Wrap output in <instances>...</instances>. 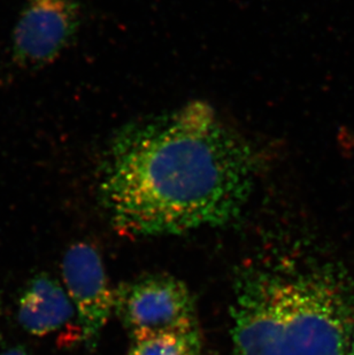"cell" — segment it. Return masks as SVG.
Returning a JSON list of instances; mask_svg holds the SVG:
<instances>
[{
	"label": "cell",
	"mask_w": 354,
	"mask_h": 355,
	"mask_svg": "<svg viewBox=\"0 0 354 355\" xmlns=\"http://www.w3.org/2000/svg\"><path fill=\"white\" fill-rule=\"evenodd\" d=\"M259 164L245 137L196 101L117 131L101 161L98 193L121 234L180 235L237 218Z\"/></svg>",
	"instance_id": "obj_1"
},
{
	"label": "cell",
	"mask_w": 354,
	"mask_h": 355,
	"mask_svg": "<svg viewBox=\"0 0 354 355\" xmlns=\"http://www.w3.org/2000/svg\"><path fill=\"white\" fill-rule=\"evenodd\" d=\"M231 355H354V306L324 278L250 269L235 288Z\"/></svg>",
	"instance_id": "obj_2"
},
{
	"label": "cell",
	"mask_w": 354,
	"mask_h": 355,
	"mask_svg": "<svg viewBox=\"0 0 354 355\" xmlns=\"http://www.w3.org/2000/svg\"><path fill=\"white\" fill-rule=\"evenodd\" d=\"M114 312L133 339L197 330L194 297L174 276L150 274L114 291Z\"/></svg>",
	"instance_id": "obj_3"
},
{
	"label": "cell",
	"mask_w": 354,
	"mask_h": 355,
	"mask_svg": "<svg viewBox=\"0 0 354 355\" xmlns=\"http://www.w3.org/2000/svg\"><path fill=\"white\" fill-rule=\"evenodd\" d=\"M80 26L78 0H24L12 34L14 64L26 71L53 64L73 43Z\"/></svg>",
	"instance_id": "obj_4"
},
{
	"label": "cell",
	"mask_w": 354,
	"mask_h": 355,
	"mask_svg": "<svg viewBox=\"0 0 354 355\" xmlns=\"http://www.w3.org/2000/svg\"><path fill=\"white\" fill-rule=\"evenodd\" d=\"M65 288L84 342L94 347L114 311V291L97 248L85 241L71 245L61 263Z\"/></svg>",
	"instance_id": "obj_5"
},
{
	"label": "cell",
	"mask_w": 354,
	"mask_h": 355,
	"mask_svg": "<svg viewBox=\"0 0 354 355\" xmlns=\"http://www.w3.org/2000/svg\"><path fill=\"white\" fill-rule=\"evenodd\" d=\"M75 312L66 288L47 272H40L28 281L17 302L19 323L36 337L64 328Z\"/></svg>",
	"instance_id": "obj_6"
},
{
	"label": "cell",
	"mask_w": 354,
	"mask_h": 355,
	"mask_svg": "<svg viewBox=\"0 0 354 355\" xmlns=\"http://www.w3.org/2000/svg\"><path fill=\"white\" fill-rule=\"evenodd\" d=\"M199 329L133 339L127 355H201Z\"/></svg>",
	"instance_id": "obj_7"
},
{
	"label": "cell",
	"mask_w": 354,
	"mask_h": 355,
	"mask_svg": "<svg viewBox=\"0 0 354 355\" xmlns=\"http://www.w3.org/2000/svg\"><path fill=\"white\" fill-rule=\"evenodd\" d=\"M0 355H35L34 353L31 352L29 349H26L24 346L17 345L10 347V349H5Z\"/></svg>",
	"instance_id": "obj_8"
}]
</instances>
